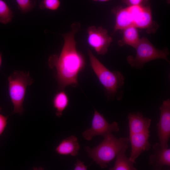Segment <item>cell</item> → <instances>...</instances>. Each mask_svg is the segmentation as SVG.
<instances>
[{
    "label": "cell",
    "instance_id": "obj_1",
    "mask_svg": "<svg viewBox=\"0 0 170 170\" xmlns=\"http://www.w3.org/2000/svg\"><path fill=\"white\" fill-rule=\"evenodd\" d=\"M80 27L79 23H73L71 31L62 34L64 43L60 54L51 55L48 58L49 67L56 69V78L60 90L68 86L76 87L78 84V74L86 65L84 56L76 48L75 39Z\"/></svg>",
    "mask_w": 170,
    "mask_h": 170
},
{
    "label": "cell",
    "instance_id": "obj_2",
    "mask_svg": "<svg viewBox=\"0 0 170 170\" xmlns=\"http://www.w3.org/2000/svg\"><path fill=\"white\" fill-rule=\"evenodd\" d=\"M88 54L90 65L104 87L108 99H113L116 97L118 100H121L123 95L121 89L124 83V76L119 71H111L108 69L89 49Z\"/></svg>",
    "mask_w": 170,
    "mask_h": 170
},
{
    "label": "cell",
    "instance_id": "obj_3",
    "mask_svg": "<svg viewBox=\"0 0 170 170\" xmlns=\"http://www.w3.org/2000/svg\"><path fill=\"white\" fill-rule=\"evenodd\" d=\"M104 137V140L95 147L92 148L86 146L85 148L88 156L102 168H106L108 164L116 157L120 150L128 148L129 141L127 137L118 139L111 133Z\"/></svg>",
    "mask_w": 170,
    "mask_h": 170
},
{
    "label": "cell",
    "instance_id": "obj_4",
    "mask_svg": "<svg viewBox=\"0 0 170 170\" xmlns=\"http://www.w3.org/2000/svg\"><path fill=\"white\" fill-rule=\"evenodd\" d=\"M8 92L10 99L14 106L11 114L15 113L22 115L24 109L23 105L27 87L33 83L29 72L15 71L8 78Z\"/></svg>",
    "mask_w": 170,
    "mask_h": 170
},
{
    "label": "cell",
    "instance_id": "obj_5",
    "mask_svg": "<svg viewBox=\"0 0 170 170\" xmlns=\"http://www.w3.org/2000/svg\"><path fill=\"white\" fill-rule=\"evenodd\" d=\"M135 49V57L130 55L127 58L128 63L132 67L142 69L147 62L158 59H164L170 63L167 58L169 54L168 49L166 48L160 50L157 49L146 37L140 39Z\"/></svg>",
    "mask_w": 170,
    "mask_h": 170
},
{
    "label": "cell",
    "instance_id": "obj_6",
    "mask_svg": "<svg viewBox=\"0 0 170 170\" xmlns=\"http://www.w3.org/2000/svg\"><path fill=\"white\" fill-rule=\"evenodd\" d=\"M119 129L117 122L109 123L102 115L95 110L91 127L83 132L82 135L86 140H91L95 136L100 135L104 137L112 132H118Z\"/></svg>",
    "mask_w": 170,
    "mask_h": 170
},
{
    "label": "cell",
    "instance_id": "obj_7",
    "mask_svg": "<svg viewBox=\"0 0 170 170\" xmlns=\"http://www.w3.org/2000/svg\"><path fill=\"white\" fill-rule=\"evenodd\" d=\"M87 41L89 45L99 55L106 53L112 41L107 30L101 26H90L87 29Z\"/></svg>",
    "mask_w": 170,
    "mask_h": 170
},
{
    "label": "cell",
    "instance_id": "obj_8",
    "mask_svg": "<svg viewBox=\"0 0 170 170\" xmlns=\"http://www.w3.org/2000/svg\"><path fill=\"white\" fill-rule=\"evenodd\" d=\"M160 116L156 124L159 139L161 146L168 148V143L170 137V100L164 101L160 107Z\"/></svg>",
    "mask_w": 170,
    "mask_h": 170
},
{
    "label": "cell",
    "instance_id": "obj_9",
    "mask_svg": "<svg viewBox=\"0 0 170 170\" xmlns=\"http://www.w3.org/2000/svg\"><path fill=\"white\" fill-rule=\"evenodd\" d=\"M144 2L142 10L133 18V25L137 28L146 30L148 33H154L158 26L152 20L149 0H144Z\"/></svg>",
    "mask_w": 170,
    "mask_h": 170
},
{
    "label": "cell",
    "instance_id": "obj_10",
    "mask_svg": "<svg viewBox=\"0 0 170 170\" xmlns=\"http://www.w3.org/2000/svg\"><path fill=\"white\" fill-rule=\"evenodd\" d=\"M150 133V131L129 134L131 151L129 159L134 163L142 153L150 148L151 145L149 141Z\"/></svg>",
    "mask_w": 170,
    "mask_h": 170
},
{
    "label": "cell",
    "instance_id": "obj_11",
    "mask_svg": "<svg viewBox=\"0 0 170 170\" xmlns=\"http://www.w3.org/2000/svg\"><path fill=\"white\" fill-rule=\"evenodd\" d=\"M153 153L149 157V164L154 170H161L165 166H170V149L162 147L160 143L152 146Z\"/></svg>",
    "mask_w": 170,
    "mask_h": 170
},
{
    "label": "cell",
    "instance_id": "obj_12",
    "mask_svg": "<svg viewBox=\"0 0 170 170\" xmlns=\"http://www.w3.org/2000/svg\"><path fill=\"white\" fill-rule=\"evenodd\" d=\"M129 134L149 132L151 120L144 117L139 112L129 113L128 115Z\"/></svg>",
    "mask_w": 170,
    "mask_h": 170
},
{
    "label": "cell",
    "instance_id": "obj_13",
    "mask_svg": "<svg viewBox=\"0 0 170 170\" xmlns=\"http://www.w3.org/2000/svg\"><path fill=\"white\" fill-rule=\"evenodd\" d=\"M116 16L115 24L112 35L117 31L123 30L125 28L133 25V19L127 7H117L111 10Z\"/></svg>",
    "mask_w": 170,
    "mask_h": 170
},
{
    "label": "cell",
    "instance_id": "obj_14",
    "mask_svg": "<svg viewBox=\"0 0 170 170\" xmlns=\"http://www.w3.org/2000/svg\"><path fill=\"white\" fill-rule=\"evenodd\" d=\"M80 146L77 137L71 135L63 139L56 147L55 151L60 155L75 156L78 154Z\"/></svg>",
    "mask_w": 170,
    "mask_h": 170
},
{
    "label": "cell",
    "instance_id": "obj_15",
    "mask_svg": "<svg viewBox=\"0 0 170 170\" xmlns=\"http://www.w3.org/2000/svg\"><path fill=\"white\" fill-rule=\"evenodd\" d=\"M123 31L122 38L118 41V44L120 46L129 45L135 49L140 39L137 28L132 25Z\"/></svg>",
    "mask_w": 170,
    "mask_h": 170
},
{
    "label": "cell",
    "instance_id": "obj_16",
    "mask_svg": "<svg viewBox=\"0 0 170 170\" xmlns=\"http://www.w3.org/2000/svg\"><path fill=\"white\" fill-rule=\"evenodd\" d=\"M128 148L120 150L116 155L114 166L109 169L110 170H136L133 166L134 163L126 156L125 152Z\"/></svg>",
    "mask_w": 170,
    "mask_h": 170
},
{
    "label": "cell",
    "instance_id": "obj_17",
    "mask_svg": "<svg viewBox=\"0 0 170 170\" xmlns=\"http://www.w3.org/2000/svg\"><path fill=\"white\" fill-rule=\"evenodd\" d=\"M69 101V97L63 90H60L55 94L52 103L57 116L60 117L62 116L63 111L68 105Z\"/></svg>",
    "mask_w": 170,
    "mask_h": 170
},
{
    "label": "cell",
    "instance_id": "obj_18",
    "mask_svg": "<svg viewBox=\"0 0 170 170\" xmlns=\"http://www.w3.org/2000/svg\"><path fill=\"white\" fill-rule=\"evenodd\" d=\"M14 17L13 12L7 3L0 0V22L4 24L10 23Z\"/></svg>",
    "mask_w": 170,
    "mask_h": 170
},
{
    "label": "cell",
    "instance_id": "obj_19",
    "mask_svg": "<svg viewBox=\"0 0 170 170\" xmlns=\"http://www.w3.org/2000/svg\"><path fill=\"white\" fill-rule=\"evenodd\" d=\"M20 10L25 14L34 8L35 1L34 0H15Z\"/></svg>",
    "mask_w": 170,
    "mask_h": 170
},
{
    "label": "cell",
    "instance_id": "obj_20",
    "mask_svg": "<svg viewBox=\"0 0 170 170\" xmlns=\"http://www.w3.org/2000/svg\"><path fill=\"white\" fill-rule=\"evenodd\" d=\"M60 0H42L39 4V8L42 10L56 11L60 8Z\"/></svg>",
    "mask_w": 170,
    "mask_h": 170
},
{
    "label": "cell",
    "instance_id": "obj_21",
    "mask_svg": "<svg viewBox=\"0 0 170 170\" xmlns=\"http://www.w3.org/2000/svg\"><path fill=\"white\" fill-rule=\"evenodd\" d=\"M2 108L0 106V136L4 132L7 123L8 116H5L1 113Z\"/></svg>",
    "mask_w": 170,
    "mask_h": 170
},
{
    "label": "cell",
    "instance_id": "obj_22",
    "mask_svg": "<svg viewBox=\"0 0 170 170\" xmlns=\"http://www.w3.org/2000/svg\"><path fill=\"white\" fill-rule=\"evenodd\" d=\"M74 165L73 169L74 170H86L88 168V167L85 165L83 162L78 159H77Z\"/></svg>",
    "mask_w": 170,
    "mask_h": 170
},
{
    "label": "cell",
    "instance_id": "obj_23",
    "mask_svg": "<svg viewBox=\"0 0 170 170\" xmlns=\"http://www.w3.org/2000/svg\"><path fill=\"white\" fill-rule=\"evenodd\" d=\"M144 0H122V2L128 6L139 5L141 4Z\"/></svg>",
    "mask_w": 170,
    "mask_h": 170
},
{
    "label": "cell",
    "instance_id": "obj_24",
    "mask_svg": "<svg viewBox=\"0 0 170 170\" xmlns=\"http://www.w3.org/2000/svg\"><path fill=\"white\" fill-rule=\"evenodd\" d=\"M94 1H99V2H107L110 1H111L112 0H93Z\"/></svg>",
    "mask_w": 170,
    "mask_h": 170
},
{
    "label": "cell",
    "instance_id": "obj_25",
    "mask_svg": "<svg viewBox=\"0 0 170 170\" xmlns=\"http://www.w3.org/2000/svg\"><path fill=\"white\" fill-rule=\"evenodd\" d=\"M2 63V54L0 53V67H1Z\"/></svg>",
    "mask_w": 170,
    "mask_h": 170
},
{
    "label": "cell",
    "instance_id": "obj_26",
    "mask_svg": "<svg viewBox=\"0 0 170 170\" xmlns=\"http://www.w3.org/2000/svg\"><path fill=\"white\" fill-rule=\"evenodd\" d=\"M167 2L168 3H170V0H167Z\"/></svg>",
    "mask_w": 170,
    "mask_h": 170
}]
</instances>
